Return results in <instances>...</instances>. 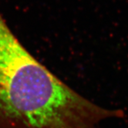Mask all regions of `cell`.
Masks as SVG:
<instances>
[{"mask_svg": "<svg viewBox=\"0 0 128 128\" xmlns=\"http://www.w3.org/2000/svg\"><path fill=\"white\" fill-rule=\"evenodd\" d=\"M123 116L56 77L26 49L0 13V128H102Z\"/></svg>", "mask_w": 128, "mask_h": 128, "instance_id": "obj_1", "label": "cell"}]
</instances>
